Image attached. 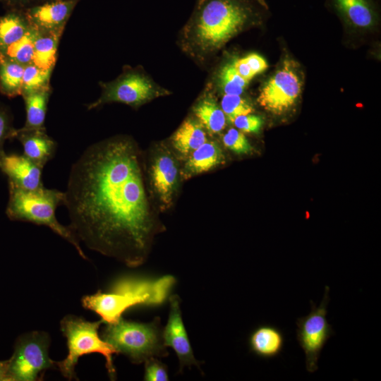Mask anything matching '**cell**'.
Instances as JSON below:
<instances>
[{"mask_svg":"<svg viewBox=\"0 0 381 381\" xmlns=\"http://www.w3.org/2000/svg\"><path fill=\"white\" fill-rule=\"evenodd\" d=\"M186 159L181 175L184 179H188L223 164L225 157L217 142L207 140L195 150Z\"/></svg>","mask_w":381,"mask_h":381,"instance_id":"2e32d148","label":"cell"},{"mask_svg":"<svg viewBox=\"0 0 381 381\" xmlns=\"http://www.w3.org/2000/svg\"><path fill=\"white\" fill-rule=\"evenodd\" d=\"M16 128L13 127L12 116L8 109L0 104V155L4 152L6 140L14 138Z\"/></svg>","mask_w":381,"mask_h":381,"instance_id":"f546056e","label":"cell"},{"mask_svg":"<svg viewBox=\"0 0 381 381\" xmlns=\"http://www.w3.org/2000/svg\"><path fill=\"white\" fill-rule=\"evenodd\" d=\"M30 28L23 10L10 8L0 16V49L20 39Z\"/></svg>","mask_w":381,"mask_h":381,"instance_id":"44dd1931","label":"cell"},{"mask_svg":"<svg viewBox=\"0 0 381 381\" xmlns=\"http://www.w3.org/2000/svg\"><path fill=\"white\" fill-rule=\"evenodd\" d=\"M10 8L22 9L33 0H4Z\"/></svg>","mask_w":381,"mask_h":381,"instance_id":"e575fe53","label":"cell"},{"mask_svg":"<svg viewBox=\"0 0 381 381\" xmlns=\"http://www.w3.org/2000/svg\"><path fill=\"white\" fill-rule=\"evenodd\" d=\"M50 88L44 89L23 95L26 111V120L23 128L40 129L44 128V121Z\"/></svg>","mask_w":381,"mask_h":381,"instance_id":"603a6c76","label":"cell"},{"mask_svg":"<svg viewBox=\"0 0 381 381\" xmlns=\"http://www.w3.org/2000/svg\"><path fill=\"white\" fill-rule=\"evenodd\" d=\"M342 18L351 25L368 29L374 25L377 13L370 0H332Z\"/></svg>","mask_w":381,"mask_h":381,"instance_id":"ac0fdd59","label":"cell"},{"mask_svg":"<svg viewBox=\"0 0 381 381\" xmlns=\"http://www.w3.org/2000/svg\"><path fill=\"white\" fill-rule=\"evenodd\" d=\"M220 105L226 121L231 123L237 116L249 114L253 111L251 103L238 95H224Z\"/></svg>","mask_w":381,"mask_h":381,"instance_id":"83f0119b","label":"cell"},{"mask_svg":"<svg viewBox=\"0 0 381 381\" xmlns=\"http://www.w3.org/2000/svg\"><path fill=\"white\" fill-rule=\"evenodd\" d=\"M8 369V361H0V381H10Z\"/></svg>","mask_w":381,"mask_h":381,"instance_id":"d590c367","label":"cell"},{"mask_svg":"<svg viewBox=\"0 0 381 381\" xmlns=\"http://www.w3.org/2000/svg\"><path fill=\"white\" fill-rule=\"evenodd\" d=\"M224 145L237 154H248L252 147L243 133L238 129L230 128L223 135Z\"/></svg>","mask_w":381,"mask_h":381,"instance_id":"f1b7e54d","label":"cell"},{"mask_svg":"<svg viewBox=\"0 0 381 381\" xmlns=\"http://www.w3.org/2000/svg\"><path fill=\"white\" fill-rule=\"evenodd\" d=\"M244 59L255 75L265 71L268 66L266 60L255 53L250 54Z\"/></svg>","mask_w":381,"mask_h":381,"instance_id":"d6a6232c","label":"cell"},{"mask_svg":"<svg viewBox=\"0 0 381 381\" xmlns=\"http://www.w3.org/2000/svg\"><path fill=\"white\" fill-rule=\"evenodd\" d=\"M206 131L198 121L187 119L173 134L172 146L179 156L186 159L208 140Z\"/></svg>","mask_w":381,"mask_h":381,"instance_id":"d6986e66","label":"cell"},{"mask_svg":"<svg viewBox=\"0 0 381 381\" xmlns=\"http://www.w3.org/2000/svg\"><path fill=\"white\" fill-rule=\"evenodd\" d=\"M218 82L224 95H238L243 92L249 83L238 73L232 63L226 64L221 69Z\"/></svg>","mask_w":381,"mask_h":381,"instance_id":"4316f807","label":"cell"},{"mask_svg":"<svg viewBox=\"0 0 381 381\" xmlns=\"http://www.w3.org/2000/svg\"><path fill=\"white\" fill-rule=\"evenodd\" d=\"M49 337L42 332H31L16 341L8 361L10 381L41 380L47 370L56 368L49 356Z\"/></svg>","mask_w":381,"mask_h":381,"instance_id":"52a82bcc","label":"cell"},{"mask_svg":"<svg viewBox=\"0 0 381 381\" xmlns=\"http://www.w3.org/2000/svg\"><path fill=\"white\" fill-rule=\"evenodd\" d=\"M254 14L243 0H200L184 30L186 47L195 56H208L241 31Z\"/></svg>","mask_w":381,"mask_h":381,"instance_id":"7a4b0ae2","label":"cell"},{"mask_svg":"<svg viewBox=\"0 0 381 381\" xmlns=\"http://www.w3.org/2000/svg\"><path fill=\"white\" fill-rule=\"evenodd\" d=\"M193 112L198 121L210 133H219L226 126L225 114L211 96L200 99L194 106Z\"/></svg>","mask_w":381,"mask_h":381,"instance_id":"7402d4cb","label":"cell"},{"mask_svg":"<svg viewBox=\"0 0 381 381\" xmlns=\"http://www.w3.org/2000/svg\"><path fill=\"white\" fill-rule=\"evenodd\" d=\"M14 138L22 145L23 155L43 168L51 160L56 150V141L49 136L45 128L16 129Z\"/></svg>","mask_w":381,"mask_h":381,"instance_id":"9a60e30c","label":"cell"},{"mask_svg":"<svg viewBox=\"0 0 381 381\" xmlns=\"http://www.w3.org/2000/svg\"><path fill=\"white\" fill-rule=\"evenodd\" d=\"M77 2L78 0L47 1L26 8L23 11L30 25L37 30H61L64 29Z\"/></svg>","mask_w":381,"mask_h":381,"instance_id":"4fadbf2b","label":"cell"},{"mask_svg":"<svg viewBox=\"0 0 381 381\" xmlns=\"http://www.w3.org/2000/svg\"><path fill=\"white\" fill-rule=\"evenodd\" d=\"M170 310L167 323L162 332V339L166 346L171 347L176 352L180 369L193 365L199 366L195 358L188 337L182 320L180 298L177 295L169 297Z\"/></svg>","mask_w":381,"mask_h":381,"instance_id":"7c38bea8","label":"cell"},{"mask_svg":"<svg viewBox=\"0 0 381 381\" xmlns=\"http://www.w3.org/2000/svg\"><path fill=\"white\" fill-rule=\"evenodd\" d=\"M233 124L242 132L258 133L262 126L263 120L259 116L249 114L237 116Z\"/></svg>","mask_w":381,"mask_h":381,"instance_id":"1f68e13d","label":"cell"},{"mask_svg":"<svg viewBox=\"0 0 381 381\" xmlns=\"http://www.w3.org/2000/svg\"><path fill=\"white\" fill-rule=\"evenodd\" d=\"M141 157L128 136L96 143L73 164L64 192L76 237L129 267L145 262L162 231L147 195Z\"/></svg>","mask_w":381,"mask_h":381,"instance_id":"6da1fadb","label":"cell"},{"mask_svg":"<svg viewBox=\"0 0 381 381\" xmlns=\"http://www.w3.org/2000/svg\"><path fill=\"white\" fill-rule=\"evenodd\" d=\"M103 321L89 322L75 315H66L60 322L61 330L67 339L68 353L65 359L56 362V368L67 379L75 377V367L79 357L99 353L106 359V367L111 378L115 377L113 354L116 350L98 334V329Z\"/></svg>","mask_w":381,"mask_h":381,"instance_id":"8992f818","label":"cell"},{"mask_svg":"<svg viewBox=\"0 0 381 381\" xmlns=\"http://www.w3.org/2000/svg\"><path fill=\"white\" fill-rule=\"evenodd\" d=\"M329 287L325 286L322 300L318 307L310 301L308 315L296 320V339L305 353L306 368L308 373L315 372L320 353L334 332L327 320V307L329 301Z\"/></svg>","mask_w":381,"mask_h":381,"instance_id":"ba28073f","label":"cell"},{"mask_svg":"<svg viewBox=\"0 0 381 381\" xmlns=\"http://www.w3.org/2000/svg\"><path fill=\"white\" fill-rule=\"evenodd\" d=\"M145 380L147 381H167L169 380L167 367L155 358L145 362Z\"/></svg>","mask_w":381,"mask_h":381,"instance_id":"4dcf8cb0","label":"cell"},{"mask_svg":"<svg viewBox=\"0 0 381 381\" xmlns=\"http://www.w3.org/2000/svg\"><path fill=\"white\" fill-rule=\"evenodd\" d=\"M52 71L43 70L32 63L25 66L21 95L50 88L49 80Z\"/></svg>","mask_w":381,"mask_h":381,"instance_id":"484cf974","label":"cell"},{"mask_svg":"<svg viewBox=\"0 0 381 381\" xmlns=\"http://www.w3.org/2000/svg\"><path fill=\"white\" fill-rule=\"evenodd\" d=\"M285 337L283 332L272 325L258 326L248 339L250 350L260 358L270 359L283 350Z\"/></svg>","mask_w":381,"mask_h":381,"instance_id":"e0dca14e","label":"cell"},{"mask_svg":"<svg viewBox=\"0 0 381 381\" xmlns=\"http://www.w3.org/2000/svg\"><path fill=\"white\" fill-rule=\"evenodd\" d=\"M102 338L117 353L126 355L134 363L169 354L160 333L158 318L145 324L121 318L116 322L107 324L102 330Z\"/></svg>","mask_w":381,"mask_h":381,"instance_id":"5b68a950","label":"cell"},{"mask_svg":"<svg viewBox=\"0 0 381 381\" xmlns=\"http://www.w3.org/2000/svg\"><path fill=\"white\" fill-rule=\"evenodd\" d=\"M231 63L238 73L247 81L250 82L255 76L244 57L235 59Z\"/></svg>","mask_w":381,"mask_h":381,"instance_id":"836d02e7","label":"cell"},{"mask_svg":"<svg viewBox=\"0 0 381 381\" xmlns=\"http://www.w3.org/2000/svg\"><path fill=\"white\" fill-rule=\"evenodd\" d=\"M42 169L23 154L4 152L0 155V170L8 177V181L24 189L35 190L44 186Z\"/></svg>","mask_w":381,"mask_h":381,"instance_id":"5bb4252c","label":"cell"},{"mask_svg":"<svg viewBox=\"0 0 381 381\" xmlns=\"http://www.w3.org/2000/svg\"><path fill=\"white\" fill-rule=\"evenodd\" d=\"M64 29L39 30L34 43L32 64L47 71H52L56 60L57 48Z\"/></svg>","mask_w":381,"mask_h":381,"instance_id":"ffe728a7","label":"cell"},{"mask_svg":"<svg viewBox=\"0 0 381 381\" xmlns=\"http://www.w3.org/2000/svg\"><path fill=\"white\" fill-rule=\"evenodd\" d=\"M8 192L6 212L10 219L30 222L50 228L71 243L79 255L86 259L79 245L78 238L69 227L61 225L56 217V209L59 205H64V192L44 186L35 190H28L11 182H8Z\"/></svg>","mask_w":381,"mask_h":381,"instance_id":"277c9868","label":"cell"},{"mask_svg":"<svg viewBox=\"0 0 381 381\" xmlns=\"http://www.w3.org/2000/svg\"><path fill=\"white\" fill-rule=\"evenodd\" d=\"M44 1H59V0H44Z\"/></svg>","mask_w":381,"mask_h":381,"instance_id":"8d00e7d4","label":"cell"},{"mask_svg":"<svg viewBox=\"0 0 381 381\" xmlns=\"http://www.w3.org/2000/svg\"><path fill=\"white\" fill-rule=\"evenodd\" d=\"M25 66L0 54V92L8 97L21 95Z\"/></svg>","mask_w":381,"mask_h":381,"instance_id":"cb8c5ba5","label":"cell"},{"mask_svg":"<svg viewBox=\"0 0 381 381\" xmlns=\"http://www.w3.org/2000/svg\"><path fill=\"white\" fill-rule=\"evenodd\" d=\"M296 65L292 60H285L281 68L264 84L258 102L265 109L274 114H282L296 104L302 89Z\"/></svg>","mask_w":381,"mask_h":381,"instance_id":"30bf717a","label":"cell"},{"mask_svg":"<svg viewBox=\"0 0 381 381\" xmlns=\"http://www.w3.org/2000/svg\"><path fill=\"white\" fill-rule=\"evenodd\" d=\"M99 84L102 89L101 96L88 104V110L111 102H121L136 107L168 93L158 87L148 77L134 70L124 72L113 81Z\"/></svg>","mask_w":381,"mask_h":381,"instance_id":"9c48e42d","label":"cell"},{"mask_svg":"<svg viewBox=\"0 0 381 381\" xmlns=\"http://www.w3.org/2000/svg\"><path fill=\"white\" fill-rule=\"evenodd\" d=\"M175 282L172 276L157 280L126 277L117 281L111 293L100 291L83 298L85 308L98 314L107 324L116 322L129 308L138 305H160Z\"/></svg>","mask_w":381,"mask_h":381,"instance_id":"3957f363","label":"cell"},{"mask_svg":"<svg viewBox=\"0 0 381 381\" xmlns=\"http://www.w3.org/2000/svg\"><path fill=\"white\" fill-rule=\"evenodd\" d=\"M37 30L31 25L29 30L18 40L0 49V54L23 66L32 63L34 43Z\"/></svg>","mask_w":381,"mask_h":381,"instance_id":"d4e9b609","label":"cell"},{"mask_svg":"<svg viewBox=\"0 0 381 381\" xmlns=\"http://www.w3.org/2000/svg\"><path fill=\"white\" fill-rule=\"evenodd\" d=\"M150 186L162 210L174 202L179 182L180 170L174 155L166 147L158 148L149 169Z\"/></svg>","mask_w":381,"mask_h":381,"instance_id":"8fae6325","label":"cell"}]
</instances>
